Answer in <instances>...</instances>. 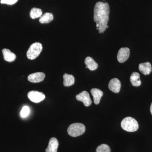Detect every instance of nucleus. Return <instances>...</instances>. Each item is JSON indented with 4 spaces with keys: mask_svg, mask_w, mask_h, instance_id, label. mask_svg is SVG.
<instances>
[{
    "mask_svg": "<svg viewBox=\"0 0 152 152\" xmlns=\"http://www.w3.org/2000/svg\"><path fill=\"white\" fill-rule=\"evenodd\" d=\"M110 7L107 3L98 2L95 5L94 9V21L99 25V33H104L107 26L110 13Z\"/></svg>",
    "mask_w": 152,
    "mask_h": 152,
    "instance_id": "obj_1",
    "label": "nucleus"
},
{
    "mask_svg": "<svg viewBox=\"0 0 152 152\" xmlns=\"http://www.w3.org/2000/svg\"><path fill=\"white\" fill-rule=\"evenodd\" d=\"M121 126L123 129L128 132H134L139 129L137 120L131 117H126L122 121Z\"/></svg>",
    "mask_w": 152,
    "mask_h": 152,
    "instance_id": "obj_2",
    "label": "nucleus"
},
{
    "mask_svg": "<svg viewBox=\"0 0 152 152\" xmlns=\"http://www.w3.org/2000/svg\"><path fill=\"white\" fill-rule=\"evenodd\" d=\"M86 131V127L81 123H74L68 128V134L71 137H78L83 134Z\"/></svg>",
    "mask_w": 152,
    "mask_h": 152,
    "instance_id": "obj_3",
    "label": "nucleus"
},
{
    "mask_svg": "<svg viewBox=\"0 0 152 152\" xmlns=\"http://www.w3.org/2000/svg\"><path fill=\"white\" fill-rule=\"evenodd\" d=\"M43 47L40 43L35 42L32 44L27 52V56L30 60H34L39 56L42 50Z\"/></svg>",
    "mask_w": 152,
    "mask_h": 152,
    "instance_id": "obj_4",
    "label": "nucleus"
},
{
    "mask_svg": "<svg viewBox=\"0 0 152 152\" xmlns=\"http://www.w3.org/2000/svg\"><path fill=\"white\" fill-rule=\"evenodd\" d=\"M28 97L33 102L39 103L45 99V96L43 93L38 91H31L28 94Z\"/></svg>",
    "mask_w": 152,
    "mask_h": 152,
    "instance_id": "obj_5",
    "label": "nucleus"
},
{
    "mask_svg": "<svg viewBox=\"0 0 152 152\" xmlns=\"http://www.w3.org/2000/svg\"><path fill=\"white\" fill-rule=\"evenodd\" d=\"M76 98L78 101L82 102L86 107H89L92 103L89 94L86 91H83L77 95Z\"/></svg>",
    "mask_w": 152,
    "mask_h": 152,
    "instance_id": "obj_6",
    "label": "nucleus"
},
{
    "mask_svg": "<svg viewBox=\"0 0 152 152\" xmlns=\"http://www.w3.org/2000/svg\"><path fill=\"white\" fill-rule=\"evenodd\" d=\"M129 55L130 50L129 48H121L118 52L117 59L119 62L124 63L128 59Z\"/></svg>",
    "mask_w": 152,
    "mask_h": 152,
    "instance_id": "obj_7",
    "label": "nucleus"
},
{
    "mask_svg": "<svg viewBox=\"0 0 152 152\" xmlns=\"http://www.w3.org/2000/svg\"><path fill=\"white\" fill-rule=\"evenodd\" d=\"M45 77V75L44 73L36 72L30 75L28 77V80L31 83H39L44 80Z\"/></svg>",
    "mask_w": 152,
    "mask_h": 152,
    "instance_id": "obj_8",
    "label": "nucleus"
},
{
    "mask_svg": "<svg viewBox=\"0 0 152 152\" xmlns=\"http://www.w3.org/2000/svg\"><path fill=\"white\" fill-rule=\"evenodd\" d=\"M108 87L109 89L113 92L119 93L121 88V82L117 78L112 79L109 82Z\"/></svg>",
    "mask_w": 152,
    "mask_h": 152,
    "instance_id": "obj_9",
    "label": "nucleus"
},
{
    "mask_svg": "<svg viewBox=\"0 0 152 152\" xmlns=\"http://www.w3.org/2000/svg\"><path fill=\"white\" fill-rule=\"evenodd\" d=\"M59 142L56 138H51L49 141L48 146L46 149V152H57Z\"/></svg>",
    "mask_w": 152,
    "mask_h": 152,
    "instance_id": "obj_10",
    "label": "nucleus"
},
{
    "mask_svg": "<svg viewBox=\"0 0 152 152\" xmlns=\"http://www.w3.org/2000/svg\"><path fill=\"white\" fill-rule=\"evenodd\" d=\"M139 69L145 75H149L152 70L151 64L149 62L141 63L139 65Z\"/></svg>",
    "mask_w": 152,
    "mask_h": 152,
    "instance_id": "obj_11",
    "label": "nucleus"
},
{
    "mask_svg": "<svg viewBox=\"0 0 152 152\" xmlns=\"http://www.w3.org/2000/svg\"><path fill=\"white\" fill-rule=\"evenodd\" d=\"M3 56L5 61L9 62L14 61L16 58V56L13 53L7 49H4L2 50Z\"/></svg>",
    "mask_w": 152,
    "mask_h": 152,
    "instance_id": "obj_12",
    "label": "nucleus"
},
{
    "mask_svg": "<svg viewBox=\"0 0 152 152\" xmlns=\"http://www.w3.org/2000/svg\"><path fill=\"white\" fill-rule=\"evenodd\" d=\"M91 92L94 98V103L96 104H98L99 103L101 98L103 95V93L101 90L95 88L92 89Z\"/></svg>",
    "mask_w": 152,
    "mask_h": 152,
    "instance_id": "obj_13",
    "label": "nucleus"
},
{
    "mask_svg": "<svg viewBox=\"0 0 152 152\" xmlns=\"http://www.w3.org/2000/svg\"><path fill=\"white\" fill-rule=\"evenodd\" d=\"M85 63L86 65V68H88L90 70L94 71L98 68L97 63L91 57H86L85 59Z\"/></svg>",
    "mask_w": 152,
    "mask_h": 152,
    "instance_id": "obj_14",
    "label": "nucleus"
},
{
    "mask_svg": "<svg viewBox=\"0 0 152 152\" xmlns=\"http://www.w3.org/2000/svg\"><path fill=\"white\" fill-rule=\"evenodd\" d=\"M130 82L133 86H140L141 84V81L140 79V75L137 72H134L130 77Z\"/></svg>",
    "mask_w": 152,
    "mask_h": 152,
    "instance_id": "obj_15",
    "label": "nucleus"
},
{
    "mask_svg": "<svg viewBox=\"0 0 152 152\" xmlns=\"http://www.w3.org/2000/svg\"><path fill=\"white\" fill-rule=\"evenodd\" d=\"M63 77H64V85L65 86H70L75 83V79L72 75L64 74L63 76Z\"/></svg>",
    "mask_w": 152,
    "mask_h": 152,
    "instance_id": "obj_16",
    "label": "nucleus"
},
{
    "mask_svg": "<svg viewBox=\"0 0 152 152\" xmlns=\"http://www.w3.org/2000/svg\"><path fill=\"white\" fill-rule=\"evenodd\" d=\"M53 15L51 13H45L40 17L39 22L41 23H48L53 20Z\"/></svg>",
    "mask_w": 152,
    "mask_h": 152,
    "instance_id": "obj_17",
    "label": "nucleus"
},
{
    "mask_svg": "<svg viewBox=\"0 0 152 152\" xmlns=\"http://www.w3.org/2000/svg\"><path fill=\"white\" fill-rule=\"evenodd\" d=\"M30 17L33 19L40 18L42 15V12L41 9L33 8L30 12Z\"/></svg>",
    "mask_w": 152,
    "mask_h": 152,
    "instance_id": "obj_18",
    "label": "nucleus"
},
{
    "mask_svg": "<svg viewBox=\"0 0 152 152\" xmlns=\"http://www.w3.org/2000/svg\"><path fill=\"white\" fill-rule=\"evenodd\" d=\"M96 152H111L110 148L108 145L102 144L97 147Z\"/></svg>",
    "mask_w": 152,
    "mask_h": 152,
    "instance_id": "obj_19",
    "label": "nucleus"
},
{
    "mask_svg": "<svg viewBox=\"0 0 152 152\" xmlns=\"http://www.w3.org/2000/svg\"><path fill=\"white\" fill-rule=\"evenodd\" d=\"M30 110L28 106H25L23 107L20 112V116L22 118H25L28 117L30 113Z\"/></svg>",
    "mask_w": 152,
    "mask_h": 152,
    "instance_id": "obj_20",
    "label": "nucleus"
},
{
    "mask_svg": "<svg viewBox=\"0 0 152 152\" xmlns=\"http://www.w3.org/2000/svg\"><path fill=\"white\" fill-rule=\"evenodd\" d=\"M18 0H1L2 4H7L8 5H13L15 4Z\"/></svg>",
    "mask_w": 152,
    "mask_h": 152,
    "instance_id": "obj_21",
    "label": "nucleus"
},
{
    "mask_svg": "<svg viewBox=\"0 0 152 152\" xmlns=\"http://www.w3.org/2000/svg\"><path fill=\"white\" fill-rule=\"evenodd\" d=\"M150 111H151V113L152 115V103L151 104V107H150Z\"/></svg>",
    "mask_w": 152,
    "mask_h": 152,
    "instance_id": "obj_22",
    "label": "nucleus"
}]
</instances>
